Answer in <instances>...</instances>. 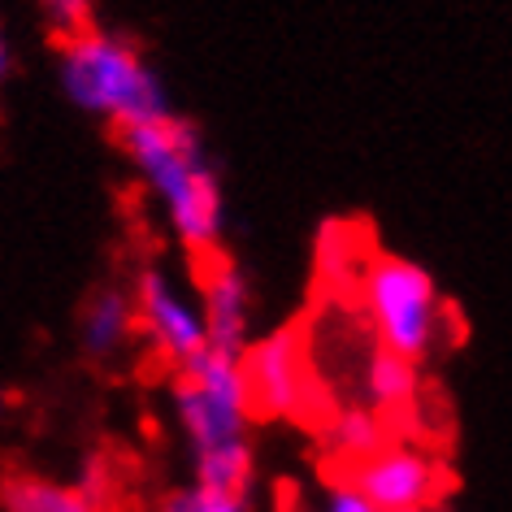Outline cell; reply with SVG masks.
Listing matches in <instances>:
<instances>
[{"label": "cell", "mask_w": 512, "mask_h": 512, "mask_svg": "<svg viewBox=\"0 0 512 512\" xmlns=\"http://www.w3.org/2000/svg\"><path fill=\"white\" fill-rule=\"evenodd\" d=\"M361 317L382 348L430 361L447 343V304L434 278L408 256L378 252L361 270Z\"/></svg>", "instance_id": "4"}, {"label": "cell", "mask_w": 512, "mask_h": 512, "mask_svg": "<svg viewBox=\"0 0 512 512\" xmlns=\"http://www.w3.org/2000/svg\"><path fill=\"white\" fill-rule=\"evenodd\" d=\"M243 374L256 404V417H300L313 395V361L309 339L300 330H274L252 339L243 352Z\"/></svg>", "instance_id": "6"}, {"label": "cell", "mask_w": 512, "mask_h": 512, "mask_svg": "<svg viewBox=\"0 0 512 512\" xmlns=\"http://www.w3.org/2000/svg\"><path fill=\"white\" fill-rule=\"evenodd\" d=\"M57 83L74 109L118 135L174 113L148 57L126 35L105 27H83L57 44Z\"/></svg>", "instance_id": "3"}, {"label": "cell", "mask_w": 512, "mask_h": 512, "mask_svg": "<svg viewBox=\"0 0 512 512\" xmlns=\"http://www.w3.org/2000/svg\"><path fill=\"white\" fill-rule=\"evenodd\" d=\"M157 512H252V508H248V495L213 491V486H200V482H183V486H174V491L161 495Z\"/></svg>", "instance_id": "13"}, {"label": "cell", "mask_w": 512, "mask_h": 512, "mask_svg": "<svg viewBox=\"0 0 512 512\" xmlns=\"http://www.w3.org/2000/svg\"><path fill=\"white\" fill-rule=\"evenodd\" d=\"M5 413H9V395L0 391V417H5Z\"/></svg>", "instance_id": "17"}, {"label": "cell", "mask_w": 512, "mask_h": 512, "mask_svg": "<svg viewBox=\"0 0 512 512\" xmlns=\"http://www.w3.org/2000/svg\"><path fill=\"white\" fill-rule=\"evenodd\" d=\"M352 486L361 491L378 512H413L439 504L443 469L434 465L421 447L408 443H382L374 456L352 465Z\"/></svg>", "instance_id": "7"}, {"label": "cell", "mask_w": 512, "mask_h": 512, "mask_svg": "<svg viewBox=\"0 0 512 512\" xmlns=\"http://www.w3.org/2000/svg\"><path fill=\"white\" fill-rule=\"evenodd\" d=\"M174 430L183 439L191 482L213 491L248 495L256 473V404L239 356L204 352L187 369H174L170 382Z\"/></svg>", "instance_id": "2"}, {"label": "cell", "mask_w": 512, "mask_h": 512, "mask_svg": "<svg viewBox=\"0 0 512 512\" xmlns=\"http://www.w3.org/2000/svg\"><path fill=\"white\" fill-rule=\"evenodd\" d=\"M413 512H443V508H439V504H434V508H413Z\"/></svg>", "instance_id": "18"}, {"label": "cell", "mask_w": 512, "mask_h": 512, "mask_svg": "<svg viewBox=\"0 0 512 512\" xmlns=\"http://www.w3.org/2000/svg\"><path fill=\"white\" fill-rule=\"evenodd\" d=\"M317 512H378L374 504H369V499L356 491L352 482H339V486H330L326 491V499H322V508Z\"/></svg>", "instance_id": "15"}, {"label": "cell", "mask_w": 512, "mask_h": 512, "mask_svg": "<svg viewBox=\"0 0 512 512\" xmlns=\"http://www.w3.org/2000/svg\"><path fill=\"white\" fill-rule=\"evenodd\" d=\"M417 391H421L417 361H408V356L374 343L365 356V365H361V374H356L352 404H365V408H374L378 417L391 421L417 404Z\"/></svg>", "instance_id": "10"}, {"label": "cell", "mask_w": 512, "mask_h": 512, "mask_svg": "<svg viewBox=\"0 0 512 512\" xmlns=\"http://www.w3.org/2000/svg\"><path fill=\"white\" fill-rule=\"evenodd\" d=\"M131 296L139 313V339L170 369H187L209 352L196 278H183L170 265H144L131 283Z\"/></svg>", "instance_id": "5"}, {"label": "cell", "mask_w": 512, "mask_h": 512, "mask_svg": "<svg viewBox=\"0 0 512 512\" xmlns=\"http://www.w3.org/2000/svg\"><path fill=\"white\" fill-rule=\"evenodd\" d=\"M0 512H105V504L83 482L53 473H9L0 482Z\"/></svg>", "instance_id": "11"}, {"label": "cell", "mask_w": 512, "mask_h": 512, "mask_svg": "<svg viewBox=\"0 0 512 512\" xmlns=\"http://www.w3.org/2000/svg\"><path fill=\"white\" fill-rule=\"evenodd\" d=\"M122 152L139 191L157 204L161 222L178 248L196 265L217 256L226 230V196L196 126L178 113H165L157 122L126 131Z\"/></svg>", "instance_id": "1"}, {"label": "cell", "mask_w": 512, "mask_h": 512, "mask_svg": "<svg viewBox=\"0 0 512 512\" xmlns=\"http://www.w3.org/2000/svg\"><path fill=\"white\" fill-rule=\"evenodd\" d=\"M196 291L204 309V330H209V348L243 361V352L252 348V317H256L248 274L217 252L209 261H200Z\"/></svg>", "instance_id": "8"}, {"label": "cell", "mask_w": 512, "mask_h": 512, "mask_svg": "<svg viewBox=\"0 0 512 512\" xmlns=\"http://www.w3.org/2000/svg\"><path fill=\"white\" fill-rule=\"evenodd\" d=\"M9 74H14V48H9V35L0 31V92H5Z\"/></svg>", "instance_id": "16"}, {"label": "cell", "mask_w": 512, "mask_h": 512, "mask_svg": "<svg viewBox=\"0 0 512 512\" xmlns=\"http://www.w3.org/2000/svg\"><path fill=\"white\" fill-rule=\"evenodd\" d=\"M48 22V31H57L61 40L83 27H96V0H35Z\"/></svg>", "instance_id": "14"}, {"label": "cell", "mask_w": 512, "mask_h": 512, "mask_svg": "<svg viewBox=\"0 0 512 512\" xmlns=\"http://www.w3.org/2000/svg\"><path fill=\"white\" fill-rule=\"evenodd\" d=\"M74 339L79 352L96 365H113L139 343V313H135V296L131 287L105 283L83 300L79 322H74Z\"/></svg>", "instance_id": "9"}, {"label": "cell", "mask_w": 512, "mask_h": 512, "mask_svg": "<svg viewBox=\"0 0 512 512\" xmlns=\"http://www.w3.org/2000/svg\"><path fill=\"white\" fill-rule=\"evenodd\" d=\"M326 443L335 447L352 469V465H361L365 456H374L382 443H391L387 439V417H378L374 408H365V404H343V408L330 413Z\"/></svg>", "instance_id": "12"}]
</instances>
